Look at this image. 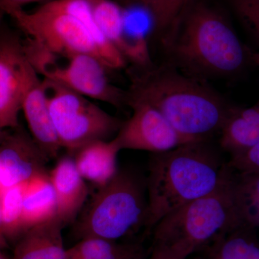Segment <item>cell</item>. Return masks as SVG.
Returning a JSON list of instances; mask_svg holds the SVG:
<instances>
[{"label": "cell", "mask_w": 259, "mask_h": 259, "mask_svg": "<svg viewBox=\"0 0 259 259\" xmlns=\"http://www.w3.org/2000/svg\"><path fill=\"white\" fill-rule=\"evenodd\" d=\"M126 105L142 102L158 110L177 132L192 142L220 134L232 106L202 81L171 65L133 66Z\"/></svg>", "instance_id": "1"}, {"label": "cell", "mask_w": 259, "mask_h": 259, "mask_svg": "<svg viewBox=\"0 0 259 259\" xmlns=\"http://www.w3.org/2000/svg\"><path fill=\"white\" fill-rule=\"evenodd\" d=\"M194 2L161 36L168 64L205 81L241 74L252 63L251 50L221 12Z\"/></svg>", "instance_id": "2"}, {"label": "cell", "mask_w": 259, "mask_h": 259, "mask_svg": "<svg viewBox=\"0 0 259 259\" xmlns=\"http://www.w3.org/2000/svg\"><path fill=\"white\" fill-rule=\"evenodd\" d=\"M227 170V162L209 141L153 153L146 179L148 230L181 206L212 193Z\"/></svg>", "instance_id": "3"}, {"label": "cell", "mask_w": 259, "mask_h": 259, "mask_svg": "<svg viewBox=\"0 0 259 259\" xmlns=\"http://www.w3.org/2000/svg\"><path fill=\"white\" fill-rule=\"evenodd\" d=\"M29 37L64 54H93L109 70L125 69L127 61L99 28L88 0H52L32 12L8 13Z\"/></svg>", "instance_id": "4"}, {"label": "cell", "mask_w": 259, "mask_h": 259, "mask_svg": "<svg viewBox=\"0 0 259 259\" xmlns=\"http://www.w3.org/2000/svg\"><path fill=\"white\" fill-rule=\"evenodd\" d=\"M243 225L235 195L234 172L228 166L212 193L181 206L158 221L153 228V243L175 247L190 256Z\"/></svg>", "instance_id": "5"}, {"label": "cell", "mask_w": 259, "mask_h": 259, "mask_svg": "<svg viewBox=\"0 0 259 259\" xmlns=\"http://www.w3.org/2000/svg\"><path fill=\"white\" fill-rule=\"evenodd\" d=\"M146 179L130 168L118 169L115 177L98 188L87 209L74 223V236L81 240L102 238L119 242L148 230Z\"/></svg>", "instance_id": "6"}, {"label": "cell", "mask_w": 259, "mask_h": 259, "mask_svg": "<svg viewBox=\"0 0 259 259\" xmlns=\"http://www.w3.org/2000/svg\"><path fill=\"white\" fill-rule=\"evenodd\" d=\"M29 63L42 79L50 80L88 97L112 106L126 105V91L115 86L110 71L97 56L50 50L29 37L23 44Z\"/></svg>", "instance_id": "7"}, {"label": "cell", "mask_w": 259, "mask_h": 259, "mask_svg": "<svg viewBox=\"0 0 259 259\" xmlns=\"http://www.w3.org/2000/svg\"><path fill=\"white\" fill-rule=\"evenodd\" d=\"M42 82L59 144L71 154L93 141H109L118 133L123 121L90 99L50 80L42 79Z\"/></svg>", "instance_id": "8"}, {"label": "cell", "mask_w": 259, "mask_h": 259, "mask_svg": "<svg viewBox=\"0 0 259 259\" xmlns=\"http://www.w3.org/2000/svg\"><path fill=\"white\" fill-rule=\"evenodd\" d=\"M129 107L134 111L133 115L123 122L114 138L121 151L159 153L192 142L181 136L161 112L151 105L137 102Z\"/></svg>", "instance_id": "9"}, {"label": "cell", "mask_w": 259, "mask_h": 259, "mask_svg": "<svg viewBox=\"0 0 259 259\" xmlns=\"http://www.w3.org/2000/svg\"><path fill=\"white\" fill-rule=\"evenodd\" d=\"M49 158L25 130L6 133L0 145V188L20 185L48 174Z\"/></svg>", "instance_id": "10"}, {"label": "cell", "mask_w": 259, "mask_h": 259, "mask_svg": "<svg viewBox=\"0 0 259 259\" xmlns=\"http://www.w3.org/2000/svg\"><path fill=\"white\" fill-rule=\"evenodd\" d=\"M21 110L32 139L49 159L57 157L61 146L51 120L42 79L28 60L24 72Z\"/></svg>", "instance_id": "11"}, {"label": "cell", "mask_w": 259, "mask_h": 259, "mask_svg": "<svg viewBox=\"0 0 259 259\" xmlns=\"http://www.w3.org/2000/svg\"><path fill=\"white\" fill-rule=\"evenodd\" d=\"M27 63L23 44L15 40L0 41V129L4 131L19 126Z\"/></svg>", "instance_id": "12"}, {"label": "cell", "mask_w": 259, "mask_h": 259, "mask_svg": "<svg viewBox=\"0 0 259 259\" xmlns=\"http://www.w3.org/2000/svg\"><path fill=\"white\" fill-rule=\"evenodd\" d=\"M56 199V216L64 226L74 225L88 196L85 180L80 175L74 158H60L49 173Z\"/></svg>", "instance_id": "13"}, {"label": "cell", "mask_w": 259, "mask_h": 259, "mask_svg": "<svg viewBox=\"0 0 259 259\" xmlns=\"http://www.w3.org/2000/svg\"><path fill=\"white\" fill-rule=\"evenodd\" d=\"M123 48L122 55L133 66L146 67L153 64L150 52L151 35L156 32L152 14L145 4L122 7Z\"/></svg>", "instance_id": "14"}, {"label": "cell", "mask_w": 259, "mask_h": 259, "mask_svg": "<svg viewBox=\"0 0 259 259\" xmlns=\"http://www.w3.org/2000/svg\"><path fill=\"white\" fill-rule=\"evenodd\" d=\"M64 228L56 216L29 228L20 237L13 259H66Z\"/></svg>", "instance_id": "15"}, {"label": "cell", "mask_w": 259, "mask_h": 259, "mask_svg": "<svg viewBox=\"0 0 259 259\" xmlns=\"http://www.w3.org/2000/svg\"><path fill=\"white\" fill-rule=\"evenodd\" d=\"M120 151L114 139L96 141L79 148L73 154V158L83 180L100 188L118 171L117 158Z\"/></svg>", "instance_id": "16"}, {"label": "cell", "mask_w": 259, "mask_h": 259, "mask_svg": "<svg viewBox=\"0 0 259 259\" xmlns=\"http://www.w3.org/2000/svg\"><path fill=\"white\" fill-rule=\"evenodd\" d=\"M258 142L259 97L252 106H232L220 132V146L232 156Z\"/></svg>", "instance_id": "17"}, {"label": "cell", "mask_w": 259, "mask_h": 259, "mask_svg": "<svg viewBox=\"0 0 259 259\" xmlns=\"http://www.w3.org/2000/svg\"><path fill=\"white\" fill-rule=\"evenodd\" d=\"M57 206L49 173L23 183V223L25 232L56 217Z\"/></svg>", "instance_id": "18"}, {"label": "cell", "mask_w": 259, "mask_h": 259, "mask_svg": "<svg viewBox=\"0 0 259 259\" xmlns=\"http://www.w3.org/2000/svg\"><path fill=\"white\" fill-rule=\"evenodd\" d=\"M255 229L243 225L221 235L209 245L206 259H259Z\"/></svg>", "instance_id": "19"}, {"label": "cell", "mask_w": 259, "mask_h": 259, "mask_svg": "<svg viewBox=\"0 0 259 259\" xmlns=\"http://www.w3.org/2000/svg\"><path fill=\"white\" fill-rule=\"evenodd\" d=\"M88 1L104 36L122 54L124 39L122 7L113 0Z\"/></svg>", "instance_id": "20"}, {"label": "cell", "mask_w": 259, "mask_h": 259, "mask_svg": "<svg viewBox=\"0 0 259 259\" xmlns=\"http://www.w3.org/2000/svg\"><path fill=\"white\" fill-rule=\"evenodd\" d=\"M233 172L235 195L242 221L245 225L257 228L259 227V173Z\"/></svg>", "instance_id": "21"}, {"label": "cell", "mask_w": 259, "mask_h": 259, "mask_svg": "<svg viewBox=\"0 0 259 259\" xmlns=\"http://www.w3.org/2000/svg\"><path fill=\"white\" fill-rule=\"evenodd\" d=\"M23 183L0 188V211L3 236L14 238L25 233L23 223Z\"/></svg>", "instance_id": "22"}, {"label": "cell", "mask_w": 259, "mask_h": 259, "mask_svg": "<svg viewBox=\"0 0 259 259\" xmlns=\"http://www.w3.org/2000/svg\"><path fill=\"white\" fill-rule=\"evenodd\" d=\"M132 242L120 243L102 238H84L66 250V259H121Z\"/></svg>", "instance_id": "23"}, {"label": "cell", "mask_w": 259, "mask_h": 259, "mask_svg": "<svg viewBox=\"0 0 259 259\" xmlns=\"http://www.w3.org/2000/svg\"><path fill=\"white\" fill-rule=\"evenodd\" d=\"M195 0H151L148 7L154 20L156 33L163 35Z\"/></svg>", "instance_id": "24"}, {"label": "cell", "mask_w": 259, "mask_h": 259, "mask_svg": "<svg viewBox=\"0 0 259 259\" xmlns=\"http://www.w3.org/2000/svg\"><path fill=\"white\" fill-rule=\"evenodd\" d=\"M228 2L259 47V0H228Z\"/></svg>", "instance_id": "25"}, {"label": "cell", "mask_w": 259, "mask_h": 259, "mask_svg": "<svg viewBox=\"0 0 259 259\" xmlns=\"http://www.w3.org/2000/svg\"><path fill=\"white\" fill-rule=\"evenodd\" d=\"M227 164L238 173H259V142L244 151L232 155Z\"/></svg>", "instance_id": "26"}, {"label": "cell", "mask_w": 259, "mask_h": 259, "mask_svg": "<svg viewBox=\"0 0 259 259\" xmlns=\"http://www.w3.org/2000/svg\"><path fill=\"white\" fill-rule=\"evenodd\" d=\"M189 255L175 247L153 243L149 259H187Z\"/></svg>", "instance_id": "27"}, {"label": "cell", "mask_w": 259, "mask_h": 259, "mask_svg": "<svg viewBox=\"0 0 259 259\" xmlns=\"http://www.w3.org/2000/svg\"><path fill=\"white\" fill-rule=\"evenodd\" d=\"M52 0H0V12L8 13L13 10L22 9L25 5L30 3H41L42 4Z\"/></svg>", "instance_id": "28"}, {"label": "cell", "mask_w": 259, "mask_h": 259, "mask_svg": "<svg viewBox=\"0 0 259 259\" xmlns=\"http://www.w3.org/2000/svg\"><path fill=\"white\" fill-rule=\"evenodd\" d=\"M147 253L141 241H133L129 249L121 259H146Z\"/></svg>", "instance_id": "29"}, {"label": "cell", "mask_w": 259, "mask_h": 259, "mask_svg": "<svg viewBox=\"0 0 259 259\" xmlns=\"http://www.w3.org/2000/svg\"><path fill=\"white\" fill-rule=\"evenodd\" d=\"M117 4L121 5L122 7L131 6V5L136 4H145L147 5L146 0H113Z\"/></svg>", "instance_id": "30"}, {"label": "cell", "mask_w": 259, "mask_h": 259, "mask_svg": "<svg viewBox=\"0 0 259 259\" xmlns=\"http://www.w3.org/2000/svg\"><path fill=\"white\" fill-rule=\"evenodd\" d=\"M250 59H251L252 63L259 67V52H255V51H251L250 53Z\"/></svg>", "instance_id": "31"}, {"label": "cell", "mask_w": 259, "mask_h": 259, "mask_svg": "<svg viewBox=\"0 0 259 259\" xmlns=\"http://www.w3.org/2000/svg\"><path fill=\"white\" fill-rule=\"evenodd\" d=\"M5 135H6V132L4 131V130L0 129V145H1L2 142H3V139H4Z\"/></svg>", "instance_id": "32"}, {"label": "cell", "mask_w": 259, "mask_h": 259, "mask_svg": "<svg viewBox=\"0 0 259 259\" xmlns=\"http://www.w3.org/2000/svg\"><path fill=\"white\" fill-rule=\"evenodd\" d=\"M3 237H4V236H3V231H2L1 211H0V243H1Z\"/></svg>", "instance_id": "33"}, {"label": "cell", "mask_w": 259, "mask_h": 259, "mask_svg": "<svg viewBox=\"0 0 259 259\" xmlns=\"http://www.w3.org/2000/svg\"><path fill=\"white\" fill-rule=\"evenodd\" d=\"M0 259H9L7 258L6 256L1 251H0Z\"/></svg>", "instance_id": "34"}, {"label": "cell", "mask_w": 259, "mask_h": 259, "mask_svg": "<svg viewBox=\"0 0 259 259\" xmlns=\"http://www.w3.org/2000/svg\"><path fill=\"white\" fill-rule=\"evenodd\" d=\"M194 259H204V258H202V257H201V256H197V257H195V258H194Z\"/></svg>", "instance_id": "35"}, {"label": "cell", "mask_w": 259, "mask_h": 259, "mask_svg": "<svg viewBox=\"0 0 259 259\" xmlns=\"http://www.w3.org/2000/svg\"><path fill=\"white\" fill-rule=\"evenodd\" d=\"M151 1V0H146V4L148 5V3H149V2Z\"/></svg>", "instance_id": "36"}]
</instances>
